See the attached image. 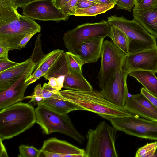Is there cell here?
I'll return each instance as SVG.
<instances>
[{"mask_svg": "<svg viewBox=\"0 0 157 157\" xmlns=\"http://www.w3.org/2000/svg\"><path fill=\"white\" fill-rule=\"evenodd\" d=\"M59 93L63 99L109 121L133 114L124 108L109 101L103 97L100 91L95 90L85 91L64 90L59 91Z\"/></svg>", "mask_w": 157, "mask_h": 157, "instance_id": "1", "label": "cell"}, {"mask_svg": "<svg viewBox=\"0 0 157 157\" xmlns=\"http://www.w3.org/2000/svg\"><path fill=\"white\" fill-rule=\"evenodd\" d=\"M35 109L20 102L0 109V139L12 138L30 129L36 123Z\"/></svg>", "mask_w": 157, "mask_h": 157, "instance_id": "2", "label": "cell"}, {"mask_svg": "<svg viewBox=\"0 0 157 157\" xmlns=\"http://www.w3.org/2000/svg\"><path fill=\"white\" fill-rule=\"evenodd\" d=\"M117 131L104 121L89 129L86 135L87 157H118L115 145Z\"/></svg>", "mask_w": 157, "mask_h": 157, "instance_id": "3", "label": "cell"}, {"mask_svg": "<svg viewBox=\"0 0 157 157\" xmlns=\"http://www.w3.org/2000/svg\"><path fill=\"white\" fill-rule=\"evenodd\" d=\"M107 21L111 26L121 31L127 36L129 44L128 54L157 47L156 39L134 19L130 20L123 16L114 15L108 17Z\"/></svg>", "mask_w": 157, "mask_h": 157, "instance_id": "4", "label": "cell"}, {"mask_svg": "<svg viewBox=\"0 0 157 157\" xmlns=\"http://www.w3.org/2000/svg\"><path fill=\"white\" fill-rule=\"evenodd\" d=\"M35 109L36 123L41 128L43 134L59 132L67 135L79 144L83 143L84 137L73 126L67 114H60L39 104Z\"/></svg>", "mask_w": 157, "mask_h": 157, "instance_id": "5", "label": "cell"}, {"mask_svg": "<svg viewBox=\"0 0 157 157\" xmlns=\"http://www.w3.org/2000/svg\"><path fill=\"white\" fill-rule=\"evenodd\" d=\"M40 31V26L34 19L20 15L15 20L0 25V45L9 51L19 50V44L25 36Z\"/></svg>", "mask_w": 157, "mask_h": 157, "instance_id": "6", "label": "cell"}, {"mask_svg": "<svg viewBox=\"0 0 157 157\" xmlns=\"http://www.w3.org/2000/svg\"><path fill=\"white\" fill-rule=\"evenodd\" d=\"M111 25L102 20L95 23H86L78 25L65 33L63 40L68 51L76 55L79 45L89 40L109 37Z\"/></svg>", "mask_w": 157, "mask_h": 157, "instance_id": "7", "label": "cell"}, {"mask_svg": "<svg viewBox=\"0 0 157 157\" xmlns=\"http://www.w3.org/2000/svg\"><path fill=\"white\" fill-rule=\"evenodd\" d=\"M117 130L139 138L157 140V122L136 115L113 119L110 121Z\"/></svg>", "mask_w": 157, "mask_h": 157, "instance_id": "8", "label": "cell"}, {"mask_svg": "<svg viewBox=\"0 0 157 157\" xmlns=\"http://www.w3.org/2000/svg\"><path fill=\"white\" fill-rule=\"evenodd\" d=\"M126 55L112 41L104 40L101 57L100 69L97 77L101 89L111 75L121 68Z\"/></svg>", "mask_w": 157, "mask_h": 157, "instance_id": "9", "label": "cell"}, {"mask_svg": "<svg viewBox=\"0 0 157 157\" xmlns=\"http://www.w3.org/2000/svg\"><path fill=\"white\" fill-rule=\"evenodd\" d=\"M124 61L121 68L111 75L100 91L107 100L124 108L128 96L127 84L128 74L125 68Z\"/></svg>", "mask_w": 157, "mask_h": 157, "instance_id": "10", "label": "cell"}, {"mask_svg": "<svg viewBox=\"0 0 157 157\" xmlns=\"http://www.w3.org/2000/svg\"><path fill=\"white\" fill-rule=\"evenodd\" d=\"M22 7V14L34 20L57 22L69 19L53 5L52 0H33Z\"/></svg>", "mask_w": 157, "mask_h": 157, "instance_id": "11", "label": "cell"}, {"mask_svg": "<svg viewBox=\"0 0 157 157\" xmlns=\"http://www.w3.org/2000/svg\"><path fill=\"white\" fill-rule=\"evenodd\" d=\"M40 69L44 77L47 80L51 78L65 76L69 71L65 52L57 49L44 55L35 68Z\"/></svg>", "mask_w": 157, "mask_h": 157, "instance_id": "12", "label": "cell"}, {"mask_svg": "<svg viewBox=\"0 0 157 157\" xmlns=\"http://www.w3.org/2000/svg\"><path fill=\"white\" fill-rule=\"evenodd\" d=\"M40 150V157H87L84 149L55 137L44 141Z\"/></svg>", "mask_w": 157, "mask_h": 157, "instance_id": "13", "label": "cell"}, {"mask_svg": "<svg viewBox=\"0 0 157 157\" xmlns=\"http://www.w3.org/2000/svg\"><path fill=\"white\" fill-rule=\"evenodd\" d=\"M125 65L128 74L137 70L157 73V47L136 53L126 55Z\"/></svg>", "mask_w": 157, "mask_h": 157, "instance_id": "14", "label": "cell"}, {"mask_svg": "<svg viewBox=\"0 0 157 157\" xmlns=\"http://www.w3.org/2000/svg\"><path fill=\"white\" fill-rule=\"evenodd\" d=\"M124 108L133 115L157 122V108L141 92L128 96Z\"/></svg>", "mask_w": 157, "mask_h": 157, "instance_id": "15", "label": "cell"}, {"mask_svg": "<svg viewBox=\"0 0 157 157\" xmlns=\"http://www.w3.org/2000/svg\"><path fill=\"white\" fill-rule=\"evenodd\" d=\"M36 65L30 57L24 62L0 72V92L9 88L24 75L33 71Z\"/></svg>", "mask_w": 157, "mask_h": 157, "instance_id": "16", "label": "cell"}, {"mask_svg": "<svg viewBox=\"0 0 157 157\" xmlns=\"http://www.w3.org/2000/svg\"><path fill=\"white\" fill-rule=\"evenodd\" d=\"M33 71L24 75L9 88L0 92V109L21 102L25 99V93L29 86L25 81Z\"/></svg>", "mask_w": 157, "mask_h": 157, "instance_id": "17", "label": "cell"}, {"mask_svg": "<svg viewBox=\"0 0 157 157\" xmlns=\"http://www.w3.org/2000/svg\"><path fill=\"white\" fill-rule=\"evenodd\" d=\"M104 38L85 41L78 46L76 55H78L83 64L94 63L101 57Z\"/></svg>", "mask_w": 157, "mask_h": 157, "instance_id": "18", "label": "cell"}, {"mask_svg": "<svg viewBox=\"0 0 157 157\" xmlns=\"http://www.w3.org/2000/svg\"><path fill=\"white\" fill-rule=\"evenodd\" d=\"M134 19L138 22L155 39L157 38V6L145 10L133 8Z\"/></svg>", "mask_w": 157, "mask_h": 157, "instance_id": "19", "label": "cell"}, {"mask_svg": "<svg viewBox=\"0 0 157 157\" xmlns=\"http://www.w3.org/2000/svg\"><path fill=\"white\" fill-rule=\"evenodd\" d=\"M39 104L60 114H67L74 111L84 110L76 105L63 99L59 92L49 98L44 99Z\"/></svg>", "mask_w": 157, "mask_h": 157, "instance_id": "20", "label": "cell"}, {"mask_svg": "<svg viewBox=\"0 0 157 157\" xmlns=\"http://www.w3.org/2000/svg\"><path fill=\"white\" fill-rule=\"evenodd\" d=\"M152 71L137 70L130 72L128 75L136 79L149 92L157 97V77Z\"/></svg>", "mask_w": 157, "mask_h": 157, "instance_id": "21", "label": "cell"}, {"mask_svg": "<svg viewBox=\"0 0 157 157\" xmlns=\"http://www.w3.org/2000/svg\"><path fill=\"white\" fill-rule=\"evenodd\" d=\"M63 88L66 90L77 91L93 89L92 86L84 77L82 73L70 71L65 76Z\"/></svg>", "mask_w": 157, "mask_h": 157, "instance_id": "22", "label": "cell"}, {"mask_svg": "<svg viewBox=\"0 0 157 157\" xmlns=\"http://www.w3.org/2000/svg\"><path fill=\"white\" fill-rule=\"evenodd\" d=\"M15 0H0V25L15 20L20 14L17 11Z\"/></svg>", "mask_w": 157, "mask_h": 157, "instance_id": "23", "label": "cell"}, {"mask_svg": "<svg viewBox=\"0 0 157 157\" xmlns=\"http://www.w3.org/2000/svg\"><path fill=\"white\" fill-rule=\"evenodd\" d=\"M113 43L126 55L129 51V41L127 36L117 28L111 26L109 36Z\"/></svg>", "mask_w": 157, "mask_h": 157, "instance_id": "24", "label": "cell"}, {"mask_svg": "<svg viewBox=\"0 0 157 157\" xmlns=\"http://www.w3.org/2000/svg\"><path fill=\"white\" fill-rule=\"evenodd\" d=\"M115 5L113 4H96L94 5L85 9L77 8L75 16H95L103 13L114 8Z\"/></svg>", "mask_w": 157, "mask_h": 157, "instance_id": "25", "label": "cell"}, {"mask_svg": "<svg viewBox=\"0 0 157 157\" xmlns=\"http://www.w3.org/2000/svg\"><path fill=\"white\" fill-rule=\"evenodd\" d=\"M65 54L69 71L82 73L84 64L79 56L69 51L65 52Z\"/></svg>", "mask_w": 157, "mask_h": 157, "instance_id": "26", "label": "cell"}, {"mask_svg": "<svg viewBox=\"0 0 157 157\" xmlns=\"http://www.w3.org/2000/svg\"><path fill=\"white\" fill-rule=\"evenodd\" d=\"M157 149V141L147 143L136 152V157H153Z\"/></svg>", "mask_w": 157, "mask_h": 157, "instance_id": "27", "label": "cell"}, {"mask_svg": "<svg viewBox=\"0 0 157 157\" xmlns=\"http://www.w3.org/2000/svg\"><path fill=\"white\" fill-rule=\"evenodd\" d=\"M19 157H39L40 150L34 147L25 145H21L19 147Z\"/></svg>", "mask_w": 157, "mask_h": 157, "instance_id": "28", "label": "cell"}, {"mask_svg": "<svg viewBox=\"0 0 157 157\" xmlns=\"http://www.w3.org/2000/svg\"><path fill=\"white\" fill-rule=\"evenodd\" d=\"M40 38L41 34H39L36 37L34 48L30 57L36 65L44 55L42 51Z\"/></svg>", "mask_w": 157, "mask_h": 157, "instance_id": "29", "label": "cell"}, {"mask_svg": "<svg viewBox=\"0 0 157 157\" xmlns=\"http://www.w3.org/2000/svg\"><path fill=\"white\" fill-rule=\"evenodd\" d=\"M25 99H31L29 103L32 102L35 105L42 102L44 99L42 95V87L40 84H38L34 88L32 94L30 96L25 97Z\"/></svg>", "mask_w": 157, "mask_h": 157, "instance_id": "30", "label": "cell"}, {"mask_svg": "<svg viewBox=\"0 0 157 157\" xmlns=\"http://www.w3.org/2000/svg\"><path fill=\"white\" fill-rule=\"evenodd\" d=\"M78 0H70L60 9V10L67 16L74 15L76 13Z\"/></svg>", "mask_w": 157, "mask_h": 157, "instance_id": "31", "label": "cell"}, {"mask_svg": "<svg viewBox=\"0 0 157 157\" xmlns=\"http://www.w3.org/2000/svg\"><path fill=\"white\" fill-rule=\"evenodd\" d=\"M134 9L145 10L157 6V0H135Z\"/></svg>", "mask_w": 157, "mask_h": 157, "instance_id": "32", "label": "cell"}, {"mask_svg": "<svg viewBox=\"0 0 157 157\" xmlns=\"http://www.w3.org/2000/svg\"><path fill=\"white\" fill-rule=\"evenodd\" d=\"M135 4L134 0H116V5L117 6V9H123L131 12Z\"/></svg>", "mask_w": 157, "mask_h": 157, "instance_id": "33", "label": "cell"}, {"mask_svg": "<svg viewBox=\"0 0 157 157\" xmlns=\"http://www.w3.org/2000/svg\"><path fill=\"white\" fill-rule=\"evenodd\" d=\"M42 87V95L44 100L51 97L55 94L58 93L59 91L51 87L48 83H44Z\"/></svg>", "mask_w": 157, "mask_h": 157, "instance_id": "34", "label": "cell"}, {"mask_svg": "<svg viewBox=\"0 0 157 157\" xmlns=\"http://www.w3.org/2000/svg\"><path fill=\"white\" fill-rule=\"evenodd\" d=\"M44 74L40 69H35L34 72L25 81V84L28 86L35 82L42 76Z\"/></svg>", "mask_w": 157, "mask_h": 157, "instance_id": "35", "label": "cell"}, {"mask_svg": "<svg viewBox=\"0 0 157 157\" xmlns=\"http://www.w3.org/2000/svg\"><path fill=\"white\" fill-rule=\"evenodd\" d=\"M9 59L0 58V72L3 71L19 63Z\"/></svg>", "mask_w": 157, "mask_h": 157, "instance_id": "36", "label": "cell"}, {"mask_svg": "<svg viewBox=\"0 0 157 157\" xmlns=\"http://www.w3.org/2000/svg\"><path fill=\"white\" fill-rule=\"evenodd\" d=\"M140 92L153 105L157 108V97L150 93L144 87L141 88Z\"/></svg>", "mask_w": 157, "mask_h": 157, "instance_id": "37", "label": "cell"}, {"mask_svg": "<svg viewBox=\"0 0 157 157\" xmlns=\"http://www.w3.org/2000/svg\"><path fill=\"white\" fill-rule=\"evenodd\" d=\"M96 3L86 0H78L77 6V8L85 9L90 7Z\"/></svg>", "mask_w": 157, "mask_h": 157, "instance_id": "38", "label": "cell"}, {"mask_svg": "<svg viewBox=\"0 0 157 157\" xmlns=\"http://www.w3.org/2000/svg\"><path fill=\"white\" fill-rule=\"evenodd\" d=\"M36 33L29 34L25 36L20 42L19 44V50H21L23 48H25L29 41L32 37Z\"/></svg>", "mask_w": 157, "mask_h": 157, "instance_id": "39", "label": "cell"}, {"mask_svg": "<svg viewBox=\"0 0 157 157\" xmlns=\"http://www.w3.org/2000/svg\"><path fill=\"white\" fill-rule=\"evenodd\" d=\"M48 84L51 87L57 89L59 91L61 90L59 82L56 78L52 77L49 79Z\"/></svg>", "mask_w": 157, "mask_h": 157, "instance_id": "40", "label": "cell"}, {"mask_svg": "<svg viewBox=\"0 0 157 157\" xmlns=\"http://www.w3.org/2000/svg\"><path fill=\"white\" fill-rule=\"evenodd\" d=\"M9 49L3 46L0 45V58L9 59Z\"/></svg>", "mask_w": 157, "mask_h": 157, "instance_id": "41", "label": "cell"}, {"mask_svg": "<svg viewBox=\"0 0 157 157\" xmlns=\"http://www.w3.org/2000/svg\"><path fill=\"white\" fill-rule=\"evenodd\" d=\"M53 5L56 8L60 9L70 0H52Z\"/></svg>", "mask_w": 157, "mask_h": 157, "instance_id": "42", "label": "cell"}, {"mask_svg": "<svg viewBox=\"0 0 157 157\" xmlns=\"http://www.w3.org/2000/svg\"><path fill=\"white\" fill-rule=\"evenodd\" d=\"M0 157H8L7 153V152L5 147L2 143V140L0 139Z\"/></svg>", "mask_w": 157, "mask_h": 157, "instance_id": "43", "label": "cell"}, {"mask_svg": "<svg viewBox=\"0 0 157 157\" xmlns=\"http://www.w3.org/2000/svg\"><path fill=\"white\" fill-rule=\"evenodd\" d=\"M33 0H15L16 5L17 8L22 7Z\"/></svg>", "mask_w": 157, "mask_h": 157, "instance_id": "44", "label": "cell"}, {"mask_svg": "<svg viewBox=\"0 0 157 157\" xmlns=\"http://www.w3.org/2000/svg\"><path fill=\"white\" fill-rule=\"evenodd\" d=\"M101 3L104 4H113L116 5V0H98Z\"/></svg>", "mask_w": 157, "mask_h": 157, "instance_id": "45", "label": "cell"}, {"mask_svg": "<svg viewBox=\"0 0 157 157\" xmlns=\"http://www.w3.org/2000/svg\"><path fill=\"white\" fill-rule=\"evenodd\" d=\"M90 1H91L96 4L101 3V2L98 0H86Z\"/></svg>", "mask_w": 157, "mask_h": 157, "instance_id": "46", "label": "cell"}, {"mask_svg": "<svg viewBox=\"0 0 157 157\" xmlns=\"http://www.w3.org/2000/svg\"><path fill=\"white\" fill-rule=\"evenodd\" d=\"M157 157V149H156V150L154 155L153 156V157Z\"/></svg>", "mask_w": 157, "mask_h": 157, "instance_id": "47", "label": "cell"}, {"mask_svg": "<svg viewBox=\"0 0 157 157\" xmlns=\"http://www.w3.org/2000/svg\"><path fill=\"white\" fill-rule=\"evenodd\" d=\"M135 1V0H134Z\"/></svg>", "mask_w": 157, "mask_h": 157, "instance_id": "48", "label": "cell"}, {"mask_svg": "<svg viewBox=\"0 0 157 157\" xmlns=\"http://www.w3.org/2000/svg\"></svg>", "mask_w": 157, "mask_h": 157, "instance_id": "49", "label": "cell"}]
</instances>
